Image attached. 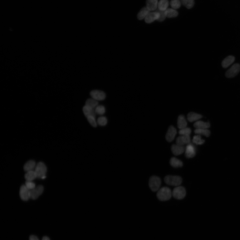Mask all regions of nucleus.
Returning a JSON list of instances; mask_svg holds the SVG:
<instances>
[{
  "instance_id": "obj_6",
  "label": "nucleus",
  "mask_w": 240,
  "mask_h": 240,
  "mask_svg": "<svg viewBox=\"0 0 240 240\" xmlns=\"http://www.w3.org/2000/svg\"><path fill=\"white\" fill-rule=\"evenodd\" d=\"M240 71V65L236 63L233 65L226 72V76L228 78H232L236 76Z\"/></svg>"
},
{
  "instance_id": "obj_25",
  "label": "nucleus",
  "mask_w": 240,
  "mask_h": 240,
  "mask_svg": "<svg viewBox=\"0 0 240 240\" xmlns=\"http://www.w3.org/2000/svg\"><path fill=\"white\" fill-rule=\"evenodd\" d=\"M36 166V162L33 160H29L24 166V169L27 172L32 170Z\"/></svg>"
},
{
  "instance_id": "obj_11",
  "label": "nucleus",
  "mask_w": 240,
  "mask_h": 240,
  "mask_svg": "<svg viewBox=\"0 0 240 240\" xmlns=\"http://www.w3.org/2000/svg\"><path fill=\"white\" fill-rule=\"evenodd\" d=\"M177 133V130L173 126H170L166 135V140L169 142L172 141L174 139Z\"/></svg>"
},
{
  "instance_id": "obj_15",
  "label": "nucleus",
  "mask_w": 240,
  "mask_h": 240,
  "mask_svg": "<svg viewBox=\"0 0 240 240\" xmlns=\"http://www.w3.org/2000/svg\"><path fill=\"white\" fill-rule=\"evenodd\" d=\"M158 0H146V7L150 11H156L158 9Z\"/></svg>"
},
{
  "instance_id": "obj_31",
  "label": "nucleus",
  "mask_w": 240,
  "mask_h": 240,
  "mask_svg": "<svg viewBox=\"0 0 240 240\" xmlns=\"http://www.w3.org/2000/svg\"><path fill=\"white\" fill-rule=\"evenodd\" d=\"M181 4L179 0H171L170 2L171 7L174 9L179 8L181 7Z\"/></svg>"
},
{
  "instance_id": "obj_10",
  "label": "nucleus",
  "mask_w": 240,
  "mask_h": 240,
  "mask_svg": "<svg viewBox=\"0 0 240 240\" xmlns=\"http://www.w3.org/2000/svg\"><path fill=\"white\" fill-rule=\"evenodd\" d=\"M159 17L160 13L158 12H150L145 18V21L147 23H151L156 20H158Z\"/></svg>"
},
{
  "instance_id": "obj_18",
  "label": "nucleus",
  "mask_w": 240,
  "mask_h": 240,
  "mask_svg": "<svg viewBox=\"0 0 240 240\" xmlns=\"http://www.w3.org/2000/svg\"><path fill=\"white\" fill-rule=\"evenodd\" d=\"M235 57L233 56H229L225 58L222 62V66L224 68H226L231 65L234 62Z\"/></svg>"
},
{
  "instance_id": "obj_24",
  "label": "nucleus",
  "mask_w": 240,
  "mask_h": 240,
  "mask_svg": "<svg viewBox=\"0 0 240 240\" xmlns=\"http://www.w3.org/2000/svg\"><path fill=\"white\" fill-rule=\"evenodd\" d=\"M170 163L174 168L182 167L183 165L182 161L175 158H172L170 159Z\"/></svg>"
},
{
  "instance_id": "obj_8",
  "label": "nucleus",
  "mask_w": 240,
  "mask_h": 240,
  "mask_svg": "<svg viewBox=\"0 0 240 240\" xmlns=\"http://www.w3.org/2000/svg\"><path fill=\"white\" fill-rule=\"evenodd\" d=\"M90 95L93 99L97 101L103 100L106 98L105 93L99 90L92 91L90 93Z\"/></svg>"
},
{
  "instance_id": "obj_23",
  "label": "nucleus",
  "mask_w": 240,
  "mask_h": 240,
  "mask_svg": "<svg viewBox=\"0 0 240 240\" xmlns=\"http://www.w3.org/2000/svg\"><path fill=\"white\" fill-rule=\"evenodd\" d=\"M166 17L173 18L176 17L178 15V12L173 8H168L164 11Z\"/></svg>"
},
{
  "instance_id": "obj_1",
  "label": "nucleus",
  "mask_w": 240,
  "mask_h": 240,
  "mask_svg": "<svg viewBox=\"0 0 240 240\" xmlns=\"http://www.w3.org/2000/svg\"><path fill=\"white\" fill-rule=\"evenodd\" d=\"M170 189L167 187H163L159 189L157 194L158 199L162 201H165L170 199L172 195Z\"/></svg>"
},
{
  "instance_id": "obj_34",
  "label": "nucleus",
  "mask_w": 240,
  "mask_h": 240,
  "mask_svg": "<svg viewBox=\"0 0 240 240\" xmlns=\"http://www.w3.org/2000/svg\"><path fill=\"white\" fill-rule=\"evenodd\" d=\"M191 130L188 127L180 129L179 131V134L182 135H189L191 133Z\"/></svg>"
},
{
  "instance_id": "obj_20",
  "label": "nucleus",
  "mask_w": 240,
  "mask_h": 240,
  "mask_svg": "<svg viewBox=\"0 0 240 240\" xmlns=\"http://www.w3.org/2000/svg\"><path fill=\"white\" fill-rule=\"evenodd\" d=\"M150 11L147 7H144L142 8L139 12L137 17L139 20H143V19H145L148 14L150 13Z\"/></svg>"
},
{
  "instance_id": "obj_38",
  "label": "nucleus",
  "mask_w": 240,
  "mask_h": 240,
  "mask_svg": "<svg viewBox=\"0 0 240 240\" xmlns=\"http://www.w3.org/2000/svg\"><path fill=\"white\" fill-rule=\"evenodd\" d=\"M29 240H39L38 238L36 236L32 235L29 238Z\"/></svg>"
},
{
  "instance_id": "obj_3",
  "label": "nucleus",
  "mask_w": 240,
  "mask_h": 240,
  "mask_svg": "<svg viewBox=\"0 0 240 240\" xmlns=\"http://www.w3.org/2000/svg\"><path fill=\"white\" fill-rule=\"evenodd\" d=\"M161 184L160 179L155 176H152L149 180V185L150 189L155 192L160 188Z\"/></svg>"
},
{
  "instance_id": "obj_29",
  "label": "nucleus",
  "mask_w": 240,
  "mask_h": 240,
  "mask_svg": "<svg viewBox=\"0 0 240 240\" xmlns=\"http://www.w3.org/2000/svg\"><path fill=\"white\" fill-rule=\"evenodd\" d=\"M86 104L92 109H95L98 105L99 102L94 99H89L86 100Z\"/></svg>"
},
{
  "instance_id": "obj_13",
  "label": "nucleus",
  "mask_w": 240,
  "mask_h": 240,
  "mask_svg": "<svg viewBox=\"0 0 240 240\" xmlns=\"http://www.w3.org/2000/svg\"><path fill=\"white\" fill-rule=\"evenodd\" d=\"M190 141L189 135H182L178 137L176 140V144L178 145L184 146L185 144H189Z\"/></svg>"
},
{
  "instance_id": "obj_7",
  "label": "nucleus",
  "mask_w": 240,
  "mask_h": 240,
  "mask_svg": "<svg viewBox=\"0 0 240 240\" xmlns=\"http://www.w3.org/2000/svg\"><path fill=\"white\" fill-rule=\"evenodd\" d=\"M43 189V186L40 185L37 188L31 190L29 192L30 198L33 200L36 199L42 194Z\"/></svg>"
},
{
  "instance_id": "obj_27",
  "label": "nucleus",
  "mask_w": 240,
  "mask_h": 240,
  "mask_svg": "<svg viewBox=\"0 0 240 240\" xmlns=\"http://www.w3.org/2000/svg\"><path fill=\"white\" fill-rule=\"evenodd\" d=\"M194 132L196 134L199 135H203L207 137H209L210 135V131L205 129H196Z\"/></svg>"
},
{
  "instance_id": "obj_16",
  "label": "nucleus",
  "mask_w": 240,
  "mask_h": 240,
  "mask_svg": "<svg viewBox=\"0 0 240 240\" xmlns=\"http://www.w3.org/2000/svg\"><path fill=\"white\" fill-rule=\"evenodd\" d=\"M83 111L86 117H87L91 115L96 117V113L94 109H92L90 107L86 105L83 107Z\"/></svg>"
},
{
  "instance_id": "obj_14",
  "label": "nucleus",
  "mask_w": 240,
  "mask_h": 240,
  "mask_svg": "<svg viewBox=\"0 0 240 240\" xmlns=\"http://www.w3.org/2000/svg\"><path fill=\"white\" fill-rule=\"evenodd\" d=\"M171 150L174 154L179 155L184 153L185 149L184 146L176 144H173L171 146Z\"/></svg>"
},
{
  "instance_id": "obj_21",
  "label": "nucleus",
  "mask_w": 240,
  "mask_h": 240,
  "mask_svg": "<svg viewBox=\"0 0 240 240\" xmlns=\"http://www.w3.org/2000/svg\"><path fill=\"white\" fill-rule=\"evenodd\" d=\"M187 123L184 116L182 115H179L178 121V126L180 129L185 128L187 127Z\"/></svg>"
},
{
  "instance_id": "obj_2",
  "label": "nucleus",
  "mask_w": 240,
  "mask_h": 240,
  "mask_svg": "<svg viewBox=\"0 0 240 240\" xmlns=\"http://www.w3.org/2000/svg\"><path fill=\"white\" fill-rule=\"evenodd\" d=\"M164 180L166 184L175 186H179L182 182V178L178 176H166L164 178Z\"/></svg>"
},
{
  "instance_id": "obj_30",
  "label": "nucleus",
  "mask_w": 240,
  "mask_h": 240,
  "mask_svg": "<svg viewBox=\"0 0 240 240\" xmlns=\"http://www.w3.org/2000/svg\"><path fill=\"white\" fill-rule=\"evenodd\" d=\"M193 143L197 145H201L204 143L205 140L202 139L201 136L200 135H195L193 140Z\"/></svg>"
},
{
  "instance_id": "obj_39",
  "label": "nucleus",
  "mask_w": 240,
  "mask_h": 240,
  "mask_svg": "<svg viewBox=\"0 0 240 240\" xmlns=\"http://www.w3.org/2000/svg\"><path fill=\"white\" fill-rule=\"evenodd\" d=\"M42 240H50V238L47 237H44Z\"/></svg>"
},
{
  "instance_id": "obj_28",
  "label": "nucleus",
  "mask_w": 240,
  "mask_h": 240,
  "mask_svg": "<svg viewBox=\"0 0 240 240\" xmlns=\"http://www.w3.org/2000/svg\"><path fill=\"white\" fill-rule=\"evenodd\" d=\"M181 3L188 9L192 8L194 4V0H179Z\"/></svg>"
},
{
  "instance_id": "obj_35",
  "label": "nucleus",
  "mask_w": 240,
  "mask_h": 240,
  "mask_svg": "<svg viewBox=\"0 0 240 240\" xmlns=\"http://www.w3.org/2000/svg\"><path fill=\"white\" fill-rule=\"evenodd\" d=\"M88 121L89 122L90 124L94 127H96L97 126V123L95 119V117L92 116H89L87 117Z\"/></svg>"
},
{
  "instance_id": "obj_33",
  "label": "nucleus",
  "mask_w": 240,
  "mask_h": 240,
  "mask_svg": "<svg viewBox=\"0 0 240 240\" xmlns=\"http://www.w3.org/2000/svg\"><path fill=\"white\" fill-rule=\"evenodd\" d=\"M107 123V120L105 117H100L97 119V124L101 126H105Z\"/></svg>"
},
{
  "instance_id": "obj_5",
  "label": "nucleus",
  "mask_w": 240,
  "mask_h": 240,
  "mask_svg": "<svg viewBox=\"0 0 240 240\" xmlns=\"http://www.w3.org/2000/svg\"><path fill=\"white\" fill-rule=\"evenodd\" d=\"M186 192L185 189L183 187H178L175 188L172 193L174 198L178 199H182L185 196Z\"/></svg>"
},
{
  "instance_id": "obj_22",
  "label": "nucleus",
  "mask_w": 240,
  "mask_h": 240,
  "mask_svg": "<svg viewBox=\"0 0 240 240\" xmlns=\"http://www.w3.org/2000/svg\"><path fill=\"white\" fill-rule=\"evenodd\" d=\"M187 117L188 120L189 121L193 122L201 119L203 116L194 112H190L188 114Z\"/></svg>"
},
{
  "instance_id": "obj_9",
  "label": "nucleus",
  "mask_w": 240,
  "mask_h": 240,
  "mask_svg": "<svg viewBox=\"0 0 240 240\" xmlns=\"http://www.w3.org/2000/svg\"><path fill=\"white\" fill-rule=\"evenodd\" d=\"M29 192L30 190L27 187L26 185H23L21 186L19 194L21 198L23 200L27 201L30 198Z\"/></svg>"
},
{
  "instance_id": "obj_32",
  "label": "nucleus",
  "mask_w": 240,
  "mask_h": 240,
  "mask_svg": "<svg viewBox=\"0 0 240 240\" xmlns=\"http://www.w3.org/2000/svg\"><path fill=\"white\" fill-rule=\"evenodd\" d=\"M95 110L96 114L98 115H102L105 113V108L103 105L97 106Z\"/></svg>"
},
{
  "instance_id": "obj_12",
  "label": "nucleus",
  "mask_w": 240,
  "mask_h": 240,
  "mask_svg": "<svg viewBox=\"0 0 240 240\" xmlns=\"http://www.w3.org/2000/svg\"><path fill=\"white\" fill-rule=\"evenodd\" d=\"M195 155V150L194 147L191 144H189L186 147L185 155L186 158H192Z\"/></svg>"
},
{
  "instance_id": "obj_37",
  "label": "nucleus",
  "mask_w": 240,
  "mask_h": 240,
  "mask_svg": "<svg viewBox=\"0 0 240 240\" xmlns=\"http://www.w3.org/2000/svg\"><path fill=\"white\" fill-rule=\"evenodd\" d=\"M26 186L29 190H32L35 188V184L31 181H27L26 183Z\"/></svg>"
},
{
  "instance_id": "obj_26",
  "label": "nucleus",
  "mask_w": 240,
  "mask_h": 240,
  "mask_svg": "<svg viewBox=\"0 0 240 240\" xmlns=\"http://www.w3.org/2000/svg\"><path fill=\"white\" fill-rule=\"evenodd\" d=\"M37 178L35 171L32 170L29 171L26 174L25 178L27 181H32Z\"/></svg>"
},
{
  "instance_id": "obj_4",
  "label": "nucleus",
  "mask_w": 240,
  "mask_h": 240,
  "mask_svg": "<svg viewBox=\"0 0 240 240\" xmlns=\"http://www.w3.org/2000/svg\"><path fill=\"white\" fill-rule=\"evenodd\" d=\"M47 169L46 165L42 162L39 163L37 165L35 172L38 178L42 179L46 176Z\"/></svg>"
},
{
  "instance_id": "obj_17",
  "label": "nucleus",
  "mask_w": 240,
  "mask_h": 240,
  "mask_svg": "<svg viewBox=\"0 0 240 240\" xmlns=\"http://www.w3.org/2000/svg\"><path fill=\"white\" fill-rule=\"evenodd\" d=\"M194 126L196 129H207L210 127V124L208 122H206L202 121H198L194 124Z\"/></svg>"
},
{
  "instance_id": "obj_36",
  "label": "nucleus",
  "mask_w": 240,
  "mask_h": 240,
  "mask_svg": "<svg viewBox=\"0 0 240 240\" xmlns=\"http://www.w3.org/2000/svg\"><path fill=\"white\" fill-rule=\"evenodd\" d=\"M156 11L159 12L160 13V17L158 21L160 22L164 21L166 17L164 12L160 11L158 8L156 10Z\"/></svg>"
},
{
  "instance_id": "obj_19",
  "label": "nucleus",
  "mask_w": 240,
  "mask_h": 240,
  "mask_svg": "<svg viewBox=\"0 0 240 240\" xmlns=\"http://www.w3.org/2000/svg\"><path fill=\"white\" fill-rule=\"evenodd\" d=\"M169 3L168 0H160L158 4V9L161 11H165L168 8Z\"/></svg>"
}]
</instances>
